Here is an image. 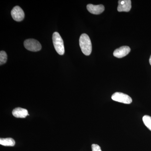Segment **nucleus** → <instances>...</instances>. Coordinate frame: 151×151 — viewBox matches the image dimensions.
I'll list each match as a JSON object with an SVG mask.
<instances>
[{
    "label": "nucleus",
    "instance_id": "nucleus-1",
    "mask_svg": "<svg viewBox=\"0 0 151 151\" xmlns=\"http://www.w3.org/2000/svg\"><path fill=\"white\" fill-rule=\"evenodd\" d=\"M79 45L81 51L85 55H89L91 54L92 50V43L87 35H81L79 38Z\"/></svg>",
    "mask_w": 151,
    "mask_h": 151
},
{
    "label": "nucleus",
    "instance_id": "nucleus-2",
    "mask_svg": "<svg viewBox=\"0 0 151 151\" xmlns=\"http://www.w3.org/2000/svg\"><path fill=\"white\" fill-rule=\"evenodd\" d=\"M52 41L55 49L58 54L63 55L65 52L63 41L58 32H55L52 35Z\"/></svg>",
    "mask_w": 151,
    "mask_h": 151
},
{
    "label": "nucleus",
    "instance_id": "nucleus-3",
    "mask_svg": "<svg viewBox=\"0 0 151 151\" xmlns=\"http://www.w3.org/2000/svg\"><path fill=\"white\" fill-rule=\"evenodd\" d=\"M111 98L114 101L124 104H129L132 102V98L129 96L122 92H115L112 95Z\"/></svg>",
    "mask_w": 151,
    "mask_h": 151
},
{
    "label": "nucleus",
    "instance_id": "nucleus-4",
    "mask_svg": "<svg viewBox=\"0 0 151 151\" xmlns=\"http://www.w3.org/2000/svg\"><path fill=\"white\" fill-rule=\"evenodd\" d=\"M24 46L27 50L32 52L39 51L42 48L40 43L33 39H29L25 40Z\"/></svg>",
    "mask_w": 151,
    "mask_h": 151
},
{
    "label": "nucleus",
    "instance_id": "nucleus-5",
    "mask_svg": "<svg viewBox=\"0 0 151 151\" xmlns=\"http://www.w3.org/2000/svg\"><path fill=\"white\" fill-rule=\"evenodd\" d=\"M11 15L13 19L17 22H21L24 18V13L20 7L16 6L12 10Z\"/></svg>",
    "mask_w": 151,
    "mask_h": 151
},
{
    "label": "nucleus",
    "instance_id": "nucleus-6",
    "mask_svg": "<svg viewBox=\"0 0 151 151\" xmlns=\"http://www.w3.org/2000/svg\"><path fill=\"white\" fill-rule=\"evenodd\" d=\"M131 0H120L119 1L118 11L119 12H129L132 8Z\"/></svg>",
    "mask_w": 151,
    "mask_h": 151
},
{
    "label": "nucleus",
    "instance_id": "nucleus-7",
    "mask_svg": "<svg viewBox=\"0 0 151 151\" xmlns=\"http://www.w3.org/2000/svg\"><path fill=\"white\" fill-rule=\"evenodd\" d=\"M131 49L129 46H124L117 49L113 52V55L118 58H122L129 53Z\"/></svg>",
    "mask_w": 151,
    "mask_h": 151
},
{
    "label": "nucleus",
    "instance_id": "nucleus-8",
    "mask_svg": "<svg viewBox=\"0 0 151 151\" xmlns=\"http://www.w3.org/2000/svg\"><path fill=\"white\" fill-rule=\"evenodd\" d=\"M86 8L89 12L94 14H101L105 10V7L103 5H94L89 4L87 5Z\"/></svg>",
    "mask_w": 151,
    "mask_h": 151
},
{
    "label": "nucleus",
    "instance_id": "nucleus-9",
    "mask_svg": "<svg viewBox=\"0 0 151 151\" xmlns=\"http://www.w3.org/2000/svg\"><path fill=\"white\" fill-rule=\"evenodd\" d=\"M12 114L15 117L18 118H25L29 116L27 110L21 108H15L12 111Z\"/></svg>",
    "mask_w": 151,
    "mask_h": 151
},
{
    "label": "nucleus",
    "instance_id": "nucleus-10",
    "mask_svg": "<svg viewBox=\"0 0 151 151\" xmlns=\"http://www.w3.org/2000/svg\"><path fill=\"white\" fill-rule=\"evenodd\" d=\"M0 144L3 146L13 147L15 145V142L12 138H1Z\"/></svg>",
    "mask_w": 151,
    "mask_h": 151
},
{
    "label": "nucleus",
    "instance_id": "nucleus-11",
    "mask_svg": "<svg viewBox=\"0 0 151 151\" xmlns=\"http://www.w3.org/2000/svg\"><path fill=\"white\" fill-rule=\"evenodd\" d=\"M143 122L146 127L151 131V116L145 115L143 116Z\"/></svg>",
    "mask_w": 151,
    "mask_h": 151
},
{
    "label": "nucleus",
    "instance_id": "nucleus-12",
    "mask_svg": "<svg viewBox=\"0 0 151 151\" xmlns=\"http://www.w3.org/2000/svg\"><path fill=\"white\" fill-rule=\"evenodd\" d=\"M7 60V55L5 52L1 51L0 52V64L1 65L5 63Z\"/></svg>",
    "mask_w": 151,
    "mask_h": 151
},
{
    "label": "nucleus",
    "instance_id": "nucleus-13",
    "mask_svg": "<svg viewBox=\"0 0 151 151\" xmlns=\"http://www.w3.org/2000/svg\"><path fill=\"white\" fill-rule=\"evenodd\" d=\"M92 151H102L100 146L96 144H93L92 145Z\"/></svg>",
    "mask_w": 151,
    "mask_h": 151
},
{
    "label": "nucleus",
    "instance_id": "nucleus-14",
    "mask_svg": "<svg viewBox=\"0 0 151 151\" xmlns=\"http://www.w3.org/2000/svg\"><path fill=\"white\" fill-rule=\"evenodd\" d=\"M149 61H150V65H151V55L150 57V60H149Z\"/></svg>",
    "mask_w": 151,
    "mask_h": 151
}]
</instances>
